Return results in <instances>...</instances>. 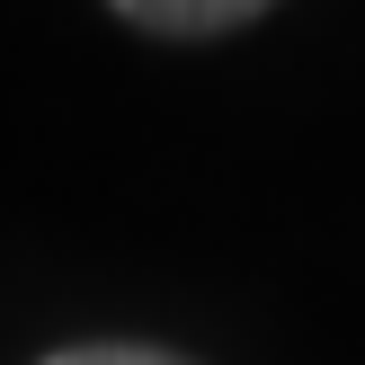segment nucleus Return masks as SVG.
<instances>
[{
    "mask_svg": "<svg viewBox=\"0 0 365 365\" xmlns=\"http://www.w3.org/2000/svg\"><path fill=\"white\" fill-rule=\"evenodd\" d=\"M45 365H187V356H170V348H125V339H98V348H63V356H45Z\"/></svg>",
    "mask_w": 365,
    "mask_h": 365,
    "instance_id": "2",
    "label": "nucleus"
},
{
    "mask_svg": "<svg viewBox=\"0 0 365 365\" xmlns=\"http://www.w3.org/2000/svg\"><path fill=\"white\" fill-rule=\"evenodd\" d=\"M107 9L143 36H232L250 18H267L277 0H107Z\"/></svg>",
    "mask_w": 365,
    "mask_h": 365,
    "instance_id": "1",
    "label": "nucleus"
}]
</instances>
